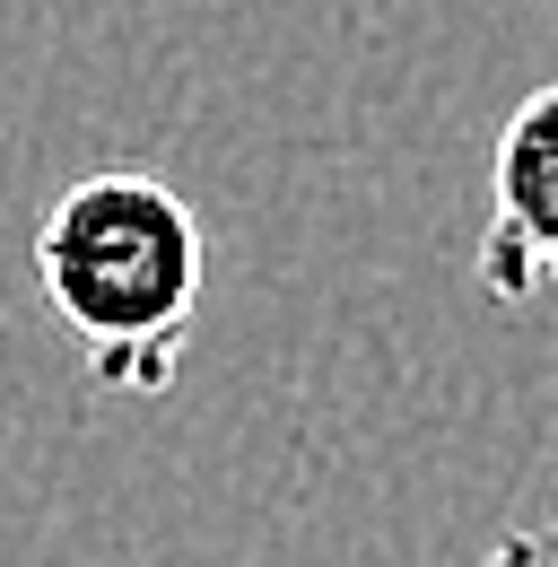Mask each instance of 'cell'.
<instances>
[{
    "instance_id": "cell-1",
    "label": "cell",
    "mask_w": 558,
    "mask_h": 567,
    "mask_svg": "<svg viewBox=\"0 0 558 567\" xmlns=\"http://www.w3.org/2000/svg\"><path fill=\"white\" fill-rule=\"evenodd\" d=\"M209 280V236L166 175L105 166L35 218V288L96 393L157 402L184 367Z\"/></svg>"
},
{
    "instance_id": "cell-2",
    "label": "cell",
    "mask_w": 558,
    "mask_h": 567,
    "mask_svg": "<svg viewBox=\"0 0 558 567\" xmlns=\"http://www.w3.org/2000/svg\"><path fill=\"white\" fill-rule=\"evenodd\" d=\"M480 288L497 306H524V297L558 288V79L533 87L488 148Z\"/></svg>"
},
{
    "instance_id": "cell-3",
    "label": "cell",
    "mask_w": 558,
    "mask_h": 567,
    "mask_svg": "<svg viewBox=\"0 0 558 567\" xmlns=\"http://www.w3.org/2000/svg\"><path fill=\"white\" fill-rule=\"evenodd\" d=\"M480 567H558V515L524 524V533H506V542H497Z\"/></svg>"
}]
</instances>
